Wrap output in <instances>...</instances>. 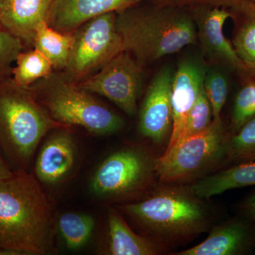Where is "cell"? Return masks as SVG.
<instances>
[{
  "label": "cell",
  "instance_id": "cell-18",
  "mask_svg": "<svg viewBox=\"0 0 255 255\" xmlns=\"http://www.w3.org/2000/svg\"><path fill=\"white\" fill-rule=\"evenodd\" d=\"M107 253L112 255H155L162 252L155 240L138 236L115 209L108 214Z\"/></svg>",
  "mask_w": 255,
  "mask_h": 255
},
{
  "label": "cell",
  "instance_id": "cell-21",
  "mask_svg": "<svg viewBox=\"0 0 255 255\" xmlns=\"http://www.w3.org/2000/svg\"><path fill=\"white\" fill-rule=\"evenodd\" d=\"M57 226L67 248L72 251H78L86 246L90 241L95 222L90 215L66 212L60 215Z\"/></svg>",
  "mask_w": 255,
  "mask_h": 255
},
{
  "label": "cell",
  "instance_id": "cell-6",
  "mask_svg": "<svg viewBox=\"0 0 255 255\" xmlns=\"http://www.w3.org/2000/svg\"><path fill=\"white\" fill-rule=\"evenodd\" d=\"M228 138L222 119L214 120L205 131L187 137L156 162V175L166 183L187 182L208 175L228 160Z\"/></svg>",
  "mask_w": 255,
  "mask_h": 255
},
{
  "label": "cell",
  "instance_id": "cell-20",
  "mask_svg": "<svg viewBox=\"0 0 255 255\" xmlns=\"http://www.w3.org/2000/svg\"><path fill=\"white\" fill-rule=\"evenodd\" d=\"M73 42V32L58 31L52 27L48 21H44L37 26L33 44L50 60L53 68L65 69Z\"/></svg>",
  "mask_w": 255,
  "mask_h": 255
},
{
  "label": "cell",
  "instance_id": "cell-3",
  "mask_svg": "<svg viewBox=\"0 0 255 255\" xmlns=\"http://www.w3.org/2000/svg\"><path fill=\"white\" fill-rule=\"evenodd\" d=\"M63 127L27 90L0 86V148L13 170L28 171L42 139Z\"/></svg>",
  "mask_w": 255,
  "mask_h": 255
},
{
  "label": "cell",
  "instance_id": "cell-16",
  "mask_svg": "<svg viewBox=\"0 0 255 255\" xmlns=\"http://www.w3.org/2000/svg\"><path fill=\"white\" fill-rule=\"evenodd\" d=\"M56 0H3L0 24L21 41L33 43L37 26L48 21Z\"/></svg>",
  "mask_w": 255,
  "mask_h": 255
},
{
  "label": "cell",
  "instance_id": "cell-28",
  "mask_svg": "<svg viewBox=\"0 0 255 255\" xmlns=\"http://www.w3.org/2000/svg\"><path fill=\"white\" fill-rule=\"evenodd\" d=\"M22 50V41L6 30H0V73L6 70Z\"/></svg>",
  "mask_w": 255,
  "mask_h": 255
},
{
  "label": "cell",
  "instance_id": "cell-2",
  "mask_svg": "<svg viewBox=\"0 0 255 255\" xmlns=\"http://www.w3.org/2000/svg\"><path fill=\"white\" fill-rule=\"evenodd\" d=\"M148 3L119 11L116 19L124 50L141 65L197 41L195 22L189 9Z\"/></svg>",
  "mask_w": 255,
  "mask_h": 255
},
{
  "label": "cell",
  "instance_id": "cell-32",
  "mask_svg": "<svg viewBox=\"0 0 255 255\" xmlns=\"http://www.w3.org/2000/svg\"><path fill=\"white\" fill-rule=\"evenodd\" d=\"M251 2L253 3V5L255 6V0H251Z\"/></svg>",
  "mask_w": 255,
  "mask_h": 255
},
{
  "label": "cell",
  "instance_id": "cell-14",
  "mask_svg": "<svg viewBox=\"0 0 255 255\" xmlns=\"http://www.w3.org/2000/svg\"><path fill=\"white\" fill-rule=\"evenodd\" d=\"M255 250V221L233 218L215 226L200 244L178 255H246Z\"/></svg>",
  "mask_w": 255,
  "mask_h": 255
},
{
  "label": "cell",
  "instance_id": "cell-13",
  "mask_svg": "<svg viewBox=\"0 0 255 255\" xmlns=\"http://www.w3.org/2000/svg\"><path fill=\"white\" fill-rule=\"evenodd\" d=\"M208 69L198 60H183L173 75L172 85V128L166 150L180 141L188 114L204 90Z\"/></svg>",
  "mask_w": 255,
  "mask_h": 255
},
{
  "label": "cell",
  "instance_id": "cell-24",
  "mask_svg": "<svg viewBox=\"0 0 255 255\" xmlns=\"http://www.w3.org/2000/svg\"><path fill=\"white\" fill-rule=\"evenodd\" d=\"M255 160V117L228 138V161L235 164Z\"/></svg>",
  "mask_w": 255,
  "mask_h": 255
},
{
  "label": "cell",
  "instance_id": "cell-22",
  "mask_svg": "<svg viewBox=\"0 0 255 255\" xmlns=\"http://www.w3.org/2000/svg\"><path fill=\"white\" fill-rule=\"evenodd\" d=\"M13 70L14 84L23 90L40 79L49 76L53 66L49 60L39 50L34 49L19 53Z\"/></svg>",
  "mask_w": 255,
  "mask_h": 255
},
{
  "label": "cell",
  "instance_id": "cell-31",
  "mask_svg": "<svg viewBox=\"0 0 255 255\" xmlns=\"http://www.w3.org/2000/svg\"><path fill=\"white\" fill-rule=\"evenodd\" d=\"M3 0H0V10H1V5H2Z\"/></svg>",
  "mask_w": 255,
  "mask_h": 255
},
{
  "label": "cell",
  "instance_id": "cell-27",
  "mask_svg": "<svg viewBox=\"0 0 255 255\" xmlns=\"http://www.w3.org/2000/svg\"><path fill=\"white\" fill-rule=\"evenodd\" d=\"M159 6L192 9L199 7H220L231 9L248 0H147Z\"/></svg>",
  "mask_w": 255,
  "mask_h": 255
},
{
  "label": "cell",
  "instance_id": "cell-9",
  "mask_svg": "<svg viewBox=\"0 0 255 255\" xmlns=\"http://www.w3.org/2000/svg\"><path fill=\"white\" fill-rule=\"evenodd\" d=\"M77 84L91 94L106 97L129 117H133L142 85V65L123 50L95 75Z\"/></svg>",
  "mask_w": 255,
  "mask_h": 255
},
{
  "label": "cell",
  "instance_id": "cell-17",
  "mask_svg": "<svg viewBox=\"0 0 255 255\" xmlns=\"http://www.w3.org/2000/svg\"><path fill=\"white\" fill-rule=\"evenodd\" d=\"M255 187V160L235 164L229 168L197 179L188 189L199 199H209L232 189Z\"/></svg>",
  "mask_w": 255,
  "mask_h": 255
},
{
  "label": "cell",
  "instance_id": "cell-26",
  "mask_svg": "<svg viewBox=\"0 0 255 255\" xmlns=\"http://www.w3.org/2000/svg\"><path fill=\"white\" fill-rule=\"evenodd\" d=\"M213 122L214 113L212 107L206 97L204 90H203L188 114L182 137L179 142L187 137L205 131L209 128Z\"/></svg>",
  "mask_w": 255,
  "mask_h": 255
},
{
  "label": "cell",
  "instance_id": "cell-11",
  "mask_svg": "<svg viewBox=\"0 0 255 255\" xmlns=\"http://www.w3.org/2000/svg\"><path fill=\"white\" fill-rule=\"evenodd\" d=\"M173 75L169 67H164L156 74L139 112V131L155 143L164 142L170 137L172 132Z\"/></svg>",
  "mask_w": 255,
  "mask_h": 255
},
{
  "label": "cell",
  "instance_id": "cell-7",
  "mask_svg": "<svg viewBox=\"0 0 255 255\" xmlns=\"http://www.w3.org/2000/svg\"><path fill=\"white\" fill-rule=\"evenodd\" d=\"M156 162L145 150L128 147L106 157L92 176L91 189L107 201L130 199L148 187L156 175Z\"/></svg>",
  "mask_w": 255,
  "mask_h": 255
},
{
  "label": "cell",
  "instance_id": "cell-8",
  "mask_svg": "<svg viewBox=\"0 0 255 255\" xmlns=\"http://www.w3.org/2000/svg\"><path fill=\"white\" fill-rule=\"evenodd\" d=\"M116 19L117 13H107L73 31V46L65 68L67 78L78 83L124 50Z\"/></svg>",
  "mask_w": 255,
  "mask_h": 255
},
{
  "label": "cell",
  "instance_id": "cell-1",
  "mask_svg": "<svg viewBox=\"0 0 255 255\" xmlns=\"http://www.w3.org/2000/svg\"><path fill=\"white\" fill-rule=\"evenodd\" d=\"M55 223L53 202L34 174L20 169L0 181V248L50 254Z\"/></svg>",
  "mask_w": 255,
  "mask_h": 255
},
{
  "label": "cell",
  "instance_id": "cell-23",
  "mask_svg": "<svg viewBox=\"0 0 255 255\" xmlns=\"http://www.w3.org/2000/svg\"><path fill=\"white\" fill-rule=\"evenodd\" d=\"M241 81L234 102L231 119V135L236 133L246 122L255 117V72L239 78Z\"/></svg>",
  "mask_w": 255,
  "mask_h": 255
},
{
  "label": "cell",
  "instance_id": "cell-12",
  "mask_svg": "<svg viewBox=\"0 0 255 255\" xmlns=\"http://www.w3.org/2000/svg\"><path fill=\"white\" fill-rule=\"evenodd\" d=\"M78 162V146L73 135L66 128H58L41 146L33 174L43 187H55L73 175Z\"/></svg>",
  "mask_w": 255,
  "mask_h": 255
},
{
  "label": "cell",
  "instance_id": "cell-10",
  "mask_svg": "<svg viewBox=\"0 0 255 255\" xmlns=\"http://www.w3.org/2000/svg\"><path fill=\"white\" fill-rule=\"evenodd\" d=\"M189 10L195 22L197 41L200 43L206 56L221 64L239 78L253 71L243 63L231 41L225 36L223 26L231 16L229 9L199 7Z\"/></svg>",
  "mask_w": 255,
  "mask_h": 255
},
{
  "label": "cell",
  "instance_id": "cell-19",
  "mask_svg": "<svg viewBox=\"0 0 255 255\" xmlns=\"http://www.w3.org/2000/svg\"><path fill=\"white\" fill-rule=\"evenodd\" d=\"M229 10L234 23L233 48L243 63L255 72V6L248 0Z\"/></svg>",
  "mask_w": 255,
  "mask_h": 255
},
{
  "label": "cell",
  "instance_id": "cell-15",
  "mask_svg": "<svg viewBox=\"0 0 255 255\" xmlns=\"http://www.w3.org/2000/svg\"><path fill=\"white\" fill-rule=\"evenodd\" d=\"M147 0H56L49 24L62 32H73L92 18L119 12Z\"/></svg>",
  "mask_w": 255,
  "mask_h": 255
},
{
  "label": "cell",
  "instance_id": "cell-5",
  "mask_svg": "<svg viewBox=\"0 0 255 255\" xmlns=\"http://www.w3.org/2000/svg\"><path fill=\"white\" fill-rule=\"evenodd\" d=\"M33 96L65 127L78 126L97 135L115 133L124 127L122 117L66 77L45 82Z\"/></svg>",
  "mask_w": 255,
  "mask_h": 255
},
{
  "label": "cell",
  "instance_id": "cell-30",
  "mask_svg": "<svg viewBox=\"0 0 255 255\" xmlns=\"http://www.w3.org/2000/svg\"><path fill=\"white\" fill-rule=\"evenodd\" d=\"M14 171L11 167L0 148V181L11 177Z\"/></svg>",
  "mask_w": 255,
  "mask_h": 255
},
{
  "label": "cell",
  "instance_id": "cell-4",
  "mask_svg": "<svg viewBox=\"0 0 255 255\" xmlns=\"http://www.w3.org/2000/svg\"><path fill=\"white\" fill-rule=\"evenodd\" d=\"M119 209L159 241H184L207 229L209 214L204 199L188 188L162 189Z\"/></svg>",
  "mask_w": 255,
  "mask_h": 255
},
{
  "label": "cell",
  "instance_id": "cell-29",
  "mask_svg": "<svg viewBox=\"0 0 255 255\" xmlns=\"http://www.w3.org/2000/svg\"><path fill=\"white\" fill-rule=\"evenodd\" d=\"M242 215L255 221V191L247 196L241 206Z\"/></svg>",
  "mask_w": 255,
  "mask_h": 255
},
{
  "label": "cell",
  "instance_id": "cell-25",
  "mask_svg": "<svg viewBox=\"0 0 255 255\" xmlns=\"http://www.w3.org/2000/svg\"><path fill=\"white\" fill-rule=\"evenodd\" d=\"M229 88V80L224 72L219 69L207 70L204 90L212 107L215 121L221 119V112L227 101Z\"/></svg>",
  "mask_w": 255,
  "mask_h": 255
}]
</instances>
